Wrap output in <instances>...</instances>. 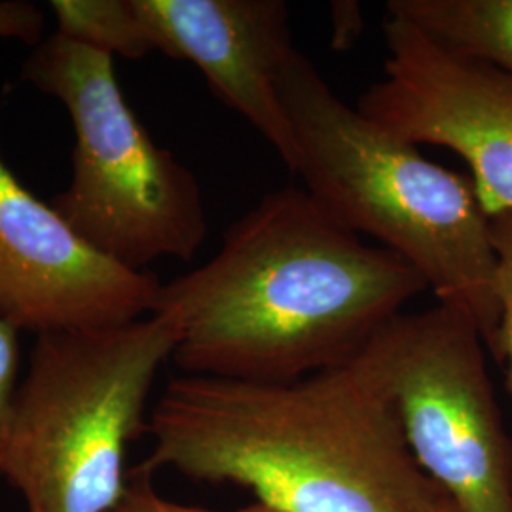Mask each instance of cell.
<instances>
[{"instance_id": "6da1fadb", "label": "cell", "mask_w": 512, "mask_h": 512, "mask_svg": "<svg viewBox=\"0 0 512 512\" xmlns=\"http://www.w3.org/2000/svg\"><path fill=\"white\" fill-rule=\"evenodd\" d=\"M425 291L403 256L287 186L236 220L209 262L162 285L154 313L179 327L183 374L293 382L359 357Z\"/></svg>"}, {"instance_id": "ba28073f", "label": "cell", "mask_w": 512, "mask_h": 512, "mask_svg": "<svg viewBox=\"0 0 512 512\" xmlns=\"http://www.w3.org/2000/svg\"><path fill=\"white\" fill-rule=\"evenodd\" d=\"M162 283L80 238L0 158V321L48 332L109 329L154 313Z\"/></svg>"}, {"instance_id": "7a4b0ae2", "label": "cell", "mask_w": 512, "mask_h": 512, "mask_svg": "<svg viewBox=\"0 0 512 512\" xmlns=\"http://www.w3.org/2000/svg\"><path fill=\"white\" fill-rule=\"evenodd\" d=\"M139 465L249 488L281 512H429L446 492L420 469L363 353L293 382L181 374L148 418Z\"/></svg>"}, {"instance_id": "52a82bcc", "label": "cell", "mask_w": 512, "mask_h": 512, "mask_svg": "<svg viewBox=\"0 0 512 512\" xmlns=\"http://www.w3.org/2000/svg\"><path fill=\"white\" fill-rule=\"evenodd\" d=\"M384 78L357 109L416 147L456 152L488 215L512 211V80L452 54L412 23L387 16Z\"/></svg>"}, {"instance_id": "8fae6325", "label": "cell", "mask_w": 512, "mask_h": 512, "mask_svg": "<svg viewBox=\"0 0 512 512\" xmlns=\"http://www.w3.org/2000/svg\"><path fill=\"white\" fill-rule=\"evenodd\" d=\"M57 33L105 54L139 59L150 54L129 0H52Z\"/></svg>"}, {"instance_id": "277c9868", "label": "cell", "mask_w": 512, "mask_h": 512, "mask_svg": "<svg viewBox=\"0 0 512 512\" xmlns=\"http://www.w3.org/2000/svg\"><path fill=\"white\" fill-rule=\"evenodd\" d=\"M177 342L165 313L38 334L0 454L27 512H114L128 490V446L147 433L148 397Z\"/></svg>"}, {"instance_id": "9a60e30c", "label": "cell", "mask_w": 512, "mask_h": 512, "mask_svg": "<svg viewBox=\"0 0 512 512\" xmlns=\"http://www.w3.org/2000/svg\"><path fill=\"white\" fill-rule=\"evenodd\" d=\"M44 12L33 2L0 0V38L38 46L44 40Z\"/></svg>"}, {"instance_id": "4fadbf2b", "label": "cell", "mask_w": 512, "mask_h": 512, "mask_svg": "<svg viewBox=\"0 0 512 512\" xmlns=\"http://www.w3.org/2000/svg\"><path fill=\"white\" fill-rule=\"evenodd\" d=\"M152 476L154 475H150L141 467L131 469L128 490L114 512H281L260 501L238 511H211L196 505H184V503L165 499L164 495L158 494L154 488Z\"/></svg>"}, {"instance_id": "7c38bea8", "label": "cell", "mask_w": 512, "mask_h": 512, "mask_svg": "<svg viewBox=\"0 0 512 512\" xmlns=\"http://www.w3.org/2000/svg\"><path fill=\"white\" fill-rule=\"evenodd\" d=\"M490 230L497 256V291L501 304V363L509 365L512 391V211L494 215Z\"/></svg>"}, {"instance_id": "5b68a950", "label": "cell", "mask_w": 512, "mask_h": 512, "mask_svg": "<svg viewBox=\"0 0 512 512\" xmlns=\"http://www.w3.org/2000/svg\"><path fill=\"white\" fill-rule=\"evenodd\" d=\"M112 55L55 33L23 63V78L65 105L73 175L57 215L110 260L145 272L160 258L192 260L207 234L196 175L158 147L118 86Z\"/></svg>"}, {"instance_id": "30bf717a", "label": "cell", "mask_w": 512, "mask_h": 512, "mask_svg": "<svg viewBox=\"0 0 512 512\" xmlns=\"http://www.w3.org/2000/svg\"><path fill=\"white\" fill-rule=\"evenodd\" d=\"M387 16L512 80V0H391Z\"/></svg>"}, {"instance_id": "3957f363", "label": "cell", "mask_w": 512, "mask_h": 512, "mask_svg": "<svg viewBox=\"0 0 512 512\" xmlns=\"http://www.w3.org/2000/svg\"><path fill=\"white\" fill-rule=\"evenodd\" d=\"M277 86L306 192L344 228L410 262L439 304L469 315L501 363L492 217L471 175L433 164L420 147L351 109L298 50Z\"/></svg>"}, {"instance_id": "8992f818", "label": "cell", "mask_w": 512, "mask_h": 512, "mask_svg": "<svg viewBox=\"0 0 512 512\" xmlns=\"http://www.w3.org/2000/svg\"><path fill=\"white\" fill-rule=\"evenodd\" d=\"M486 351L469 315L444 304L399 313L363 351L410 454L459 512H512V439Z\"/></svg>"}, {"instance_id": "5bb4252c", "label": "cell", "mask_w": 512, "mask_h": 512, "mask_svg": "<svg viewBox=\"0 0 512 512\" xmlns=\"http://www.w3.org/2000/svg\"><path fill=\"white\" fill-rule=\"evenodd\" d=\"M19 330L0 321V454L18 397Z\"/></svg>"}, {"instance_id": "2e32d148", "label": "cell", "mask_w": 512, "mask_h": 512, "mask_svg": "<svg viewBox=\"0 0 512 512\" xmlns=\"http://www.w3.org/2000/svg\"><path fill=\"white\" fill-rule=\"evenodd\" d=\"M429 512H459L458 507H456V503L452 501V497L450 495H444L442 499H440L439 503L431 509Z\"/></svg>"}, {"instance_id": "9c48e42d", "label": "cell", "mask_w": 512, "mask_h": 512, "mask_svg": "<svg viewBox=\"0 0 512 512\" xmlns=\"http://www.w3.org/2000/svg\"><path fill=\"white\" fill-rule=\"evenodd\" d=\"M150 52L190 61L209 90L238 112L296 173L293 124L279 74L296 48L283 0H129Z\"/></svg>"}]
</instances>
